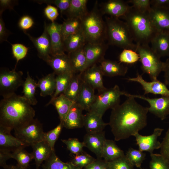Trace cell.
Wrapping results in <instances>:
<instances>
[{
  "instance_id": "1",
  "label": "cell",
  "mask_w": 169,
  "mask_h": 169,
  "mask_svg": "<svg viewBox=\"0 0 169 169\" xmlns=\"http://www.w3.org/2000/svg\"><path fill=\"white\" fill-rule=\"evenodd\" d=\"M127 98L111 111L108 124L115 141L134 136L147 124L148 107L139 104L133 97Z\"/></svg>"
},
{
  "instance_id": "2",
  "label": "cell",
  "mask_w": 169,
  "mask_h": 169,
  "mask_svg": "<svg viewBox=\"0 0 169 169\" xmlns=\"http://www.w3.org/2000/svg\"><path fill=\"white\" fill-rule=\"evenodd\" d=\"M35 111L23 96L15 93L3 97L0 102V125L14 130L33 119Z\"/></svg>"
},
{
  "instance_id": "3",
  "label": "cell",
  "mask_w": 169,
  "mask_h": 169,
  "mask_svg": "<svg viewBox=\"0 0 169 169\" xmlns=\"http://www.w3.org/2000/svg\"><path fill=\"white\" fill-rule=\"evenodd\" d=\"M121 18L125 20L136 44H149L157 32L149 13L141 12L131 6Z\"/></svg>"
},
{
  "instance_id": "4",
  "label": "cell",
  "mask_w": 169,
  "mask_h": 169,
  "mask_svg": "<svg viewBox=\"0 0 169 169\" xmlns=\"http://www.w3.org/2000/svg\"><path fill=\"white\" fill-rule=\"evenodd\" d=\"M102 15L96 1L92 9L81 19L86 43H100L106 40V25Z\"/></svg>"
},
{
  "instance_id": "5",
  "label": "cell",
  "mask_w": 169,
  "mask_h": 169,
  "mask_svg": "<svg viewBox=\"0 0 169 169\" xmlns=\"http://www.w3.org/2000/svg\"><path fill=\"white\" fill-rule=\"evenodd\" d=\"M105 21L106 38L109 45L136 51L137 45L133 43L130 31L125 22L110 16L106 17Z\"/></svg>"
},
{
  "instance_id": "6",
  "label": "cell",
  "mask_w": 169,
  "mask_h": 169,
  "mask_svg": "<svg viewBox=\"0 0 169 169\" xmlns=\"http://www.w3.org/2000/svg\"><path fill=\"white\" fill-rule=\"evenodd\" d=\"M127 93L121 90L117 85L110 88H106L96 95L95 100L90 111L103 116L107 110L112 109L119 105L120 96H125Z\"/></svg>"
},
{
  "instance_id": "7",
  "label": "cell",
  "mask_w": 169,
  "mask_h": 169,
  "mask_svg": "<svg viewBox=\"0 0 169 169\" xmlns=\"http://www.w3.org/2000/svg\"><path fill=\"white\" fill-rule=\"evenodd\" d=\"M136 45V52L139 54L143 72L148 74L151 80L157 79L163 71V62L149 44Z\"/></svg>"
},
{
  "instance_id": "8",
  "label": "cell",
  "mask_w": 169,
  "mask_h": 169,
  "mask_svg": "<svg viewBox=\"0 0 169 169\" xmlns=\"http://www.w3.org/2000/svg\"><path fill=\"white\" fill-rule=\"evenodd\" d=\"M16 67L10 70L7 69H1L0 72V94L4 97L14 93L16 90L23 85L22 71H17Z\"/></svg>"
},
{
  "instance_id": "9",
  "label": "cell",
  "mask_w": 169,
  "mask_h": 169,
  "mask_svg": "<svg viewBox=\"0 0 169 169\" xmlns=\"http://www.w3.org/2000/svg\"><path fill=\"white\" fill-rule=\"evenodd\" d=\"M15 136L30 146L33 143L44 140L43 125L37 119H34L25 125L14 130Z\"/></svg>"
},
{
  "instance_id": "10",
  "label": "cell",
  "mask_w": 169,
  "mask_h": 169,
  "mask_svg": "<svg viewBox=\"0 0 169 169\" xmlns=\"http://www.w3.org/2000/svg\"><path fill=\"white\" fill-rule=\"evenodd\" d=\"M138 98L147 101L149 105L148 112L161 120L165 119L169 115V96H162L154 98L146 97L144 95H134L127 93L125 95Z\"/></svg>"
},
{
  "instance_id": "11",
  "label": "cell",
  "mask_w": 169,
  "mask_h": 169,
  "mask_svg": "<svg viewBox=\"0 0 169 169\" xmlns=\"http://www.w3.org/2000/svg\"><path fill=\"white\" fill-rule=\"evenodd\" d=\"M163 129L155 128L153 133L149 136H144L136 133L134 135L139 149L144 151L149 152L150 154L153 153L155 150L160 148L161 143L158 140L163 131Z\"/></svg>"
},
{
  "instance_id": "12",
  "label": "cell",
  "mask_w": 169,
  "mask_h": 169,
  "mask_svg": "<svg viewBox=\"0 0 169 169\" xmlns=\"http://www.w3.org/2000/svg\"><path fill=\"white\" fill-rule=\"evenodd\" d=\"M127 79L129 81L140 84L144 90V95L150 93L162 96H169V89L167 86L157 79L151 81H147L143 79L142 75L137 73L136 77Z\"/></svg>"
},
{
  "instance_id": "13",
  "label": "cell",
  "mask_w": 169,
  "mask_h": 169,
  "mask_svg": "<svg viewBox=\"0 0 169 169\" xmlns=\"http://www.w3.org/2000/svg\"><path fill=\"white\" fill-rule=\"evenodd\" d=\"M47 25L45 22L43 32L41 36L38 37H33L26 32H24L36 48L38 57L46 62L49 60L51 56V44L47 30Z\"/></svg>"
},
{
  "instance_id": "14",
  "label": "cell",
  "mask_w": 169,
  "mask_h": 169,
  "mask_svg": "<svg viewBox=\"0 0 169 169\" xmlns=\"http://www.w3.org/2000/svg\"><path fill=\"white\" fill-rule=\"evenodd\" d=\"M12 130L0 125V149L13 152L29 146L12 135Z\"/></svg>"
},
{
  "instance_id": "15",
  "label": "cell",
  "mask_w": 169,
  "mask_h": 169,
  "mask_svg": "<svg viewBox=\"0 0 169 169\" xmlns=\"http://www.w3.org/2000/svg\"><path fill=\"white\" fill-rule=\"evenodd\" d=\"M109 44L105 42L97 43H86L84 50L87 61L88 68L100 63L104 59Z\"/></svg>"
},
{
  "instance_id": "16",
  "label": "cell",
  "mask_w": 169,
  "mask_h": 169,
  "mask_svg": "<svg viewBox=\"0 0 169 169\" xmlns=\"http://www.w3.org/2000/svg\"><path fill=\"white\" fill-rule=\"evenodd\" d=\"M103 76L100 65L97 64L88 68L82 74L83 80L98 92L106 88L103 84Z\"/></svg>"
},
{
  "instance_id": "17",
  "label": "cell",
  "mask_w": 169,
  "mask_h": 169,
  "mask_svg": "<svg viewBox=\"0 0 169 169\" xmlns=\"http://www.w3.org/2000/svg\"><path fill=\"white\" fill-rule=\"evenodd\" d=\"M106 139L105 131L88 133L84 136L83 142L85 147L94 153L97 158L102 159L104 145Z\"/></svg>"
},
{
  "instance_id": "18",
  "label": "cell",
  "mask_w": 169,
  "mask_h": 169,
  "mask_svg": "<svg viewBox=\"0 0 169 169\" xmlns=\"http://www.w3.org/2000/svg\"><path fill=\"white\" fill-rule=\"evenodd\" d=\"M61 24L54 22L47 25L51 44V55L65 53L61 34Z\"/></svg>"
},
{
  "instance_id": "19",
  "label": "cell",
  "mask_w": 169,
  "mask_h": 169,
  "mask_svg": "<svg viewBox=\"0 0 169 169\" xmlns=\"http://www.w3.org/2000/svg\"><path fill=\"white\" fill-rule=\"evenodd\" d=\"M151 22L157 32L169 33V8L152 7L149 12Z\"/></svg>"
},
{
  "instance_id": "20",
  "label": "cell",
  "mask_w": 169,
  "mask_h": 169,
  "mask_svg": "<svg viewBox=\"0 0 169 169\" xmlns=\"http://www.w3.org/2000/svg\"><path fill=\"white\" fill-rule=\"evenodd\" d=\"M131 8L128 3L122 0H110L102 4L100 10L102 14L118 18L124 15Z\"/></svg>"
},
{
  "instance_id": "21",
  "label": "cell",
  "mask_w": 169,
  "mask_h": 169,
  "mask_svg": "<svg viewBox=\"0 0 169 169\" xmlns=\"http://www.w3.org/2000/svg\"><path fill=\"white\" fill-rule=\"evenodd\" d=\"M83 109L77 103L71 106L63 121L64 127L69 129L82 128L84 127Z\"/></svg>"
},
{
  "instance_id": "22",
  "label": "cell",
  "mask_w": 169,
  "mask_h": 169,
  "mask_svg": "<svg viewBox=\"0 0 169 169\" xmlns=\"http://www.w3.org/2000/svg\"><path fill=\"white\" fill-rule=\"evenodd\" d=\"M102 116L92 111H90L84 115V127L87 133H93L103 131L109 125L105 123Z\"/></svg>"
},
{
  "instance_id": "23",
  "label": "cell",
  "mask_w": 169,
  "mask_h": 169,
  "mask_svg": "<svg viewBox=\"0 0 169 169\" xmlns=\"http://www.w3.org/2000/svg\"><path fill=\"white\" fill-rule=\"evenodd\" d=\"M100 63L103 75L110 77L124 76L127 72L128 67L120 62L104 59Z\"/></svg>"
},
{
  "instance_id": "24",
  "label": "cell",
  "mask_w": 169,
  "mask_h": 169,
  "mask_svg": "<svg viewBox=\"0 0 169 169\" xmlns=\"http://www.w3.org/2000/svg\"><path fill=\"white\" fill-rule=\"evenodd\" d=\"M151 43V49L160 58L169 56V33L157 32Z\"/></svg>"
},
{
  "instance_id": "25",
  "label": "cell",
  "mask_w": 169,
  "mask_h": 169,
  "mask_svg": "<svg viewBox=\"0 0 169 169\" xmlns=\"http://www.w3.org/2000/svg\"><path fill=\"white\" fill-rule=\"evenodd\" d=\"M47 63L56 75L66 73L75 74L71 68L68 55L65 53L51 56Z\"/></svg>"
},
{
  "instance_id": "26",
  "label": "cell",
  "mask_w": 169,
  "mask_h": 169,
  "mask_svg": "<svg viewBox=\"0 0 169 169\" xmlns=\"http://www.w3.org/2000/svg\"><path fill=\"white\" fill-rule=\"evenodd\" d=\"M33 159L35 161L36 169H39L44 161L47 160L53 151L48 143L44 140L32 143Z\"/></svg>"
},
{
  "instance_id": "27",
  "label": "cell",
  "mask_w": 169,
  "mask_h": 169,
  "mask_svg": "<svg viewBox=\"0 0 169 169\" xmlns=\"http://www.w3.org/2000/svg\"><path fill=\"white\" fill-rule=\"evenodd\" d=\"M84 46L68 53L71 68L75 74L83 72L88 68Z\"/></svg>"
},
{
  "instance_id": "28",
  "label": "cell",
  "mask_w": 169,
  "mask_h": 169,
  "mask_svg": "<svg viewBox=\"0 0 169 169\" xmlns=\"http://www.w3.org/2000/svg\"><path fill=\"white\" fill-rule=\"evenodd\" d=\"M95 90L83 80L80 92L76 103L84 110L89 111L95 100Z\"/></svg>"
},
{
  "instance_id": "29",
  "label": "cell",
  "mask_w": 169,
  "mask_h": 169,
  "mask_svg": "<svg viewBox=\"0 0 169 169\" xmlns=\"http://www.w3.org/2000/svg\"><path fill=\"white\" fill-rule=\"evenodd\" d=\"M125 155L123 151L117 146L114 141L105 140L102 154V157L104 160L111 161Z\"/></svg>"
},
{
  "instance_id": "30",
  "label": "cell",
  "mask_w": 169,
  "mask_h": 169,
  "mask_svg": "<svg viewBox=\"0 0 169 169\" xmlns=\"http://www.w3.org/2000/svg\"><path fill=\"white\" fill-rule=\"evenodd\" d=\"M54 72L48 74L40 79L37 83L40 90V95L44 97L53 95L56 87V76Z\"/></svg>"
},
{
  "instance_id": "31",
  "label": "cell",
  "mask_w": 169,
  "mask_h": 169,
  "mask_svg": "<svg viewBox=\"0 0 169 169\" xmlns=\"http://www.w3.org/2000/svg\"><path fill=\"white\" fill-rule=\"evenodd\" d=\"M63 42L64 51L68 53L84 46L86 43L84 36L81 29L68 36Z\"/></svg>"
},
{
  "instance_id": "32",
  "label": "cell",
  "mask_w": 169,
  "mask_h": 169,
  "mask_svg": "<svg viewBox=\"0 0 169 169\" xmlns=\"http://www.w3.org/2000/svg\"><path fill=\"white\" fill-rule=\"evenodd\" d=\"M82 73L73 74L69 85L63 94L67 98L76 103L79 97L83 82Z\"/></svg>"
},
{
  "instance_id": "33",
  "label": "cell",
  "mask_w": 169,
  "mask_h": 169,
  "mask_svg": "<svg viewBox=\"0 0 169 169\" xmlns=\"http://www.w3.org/2000/svg\"><path fill=\"white\" fill-rule=\"evenodd\" d=\"M74 102L69 99L63 94L55 98L51 104L55 108L60 118V121H63L67 115Z\"/></svg>"
},
{
  "instance_id": "34",
  "label": "cell",
  "mask_w": 169,
  "mask_h": 169,
  "mask_svg": "<svg viewBox=\"0 0 169 169\" xmlns=\"http://www.w3.org/2000/svg\"><path fill=\"white\" fill-rule=\"evenodd\" d=\"M42 167V169H80L70 161L65 162L62 161L56 155L55 150L52 151Z\"/></svg>"
},
{
  "instance_id": "35",
  "label": "cell",
  "mask_w": 169,
  "mask_h": 169,
  "mask_svg": "<svg viewBox=\"0 0 169 169\" xmlns=\"http://www.w3.org/2000/svg\"><path fill=\"white\" fill-rule=\"evenodd\" d=\"M81 29V19L76 18H68L61 24V34L63 41L68 36Z\"/></svg>"
},
{
  "instance_id": "36",
  "label": "cell",
  "mask_w": 169,
  "mask_h": 169,
  "mask_svg": "<svg viewBox=\"0 0 169 169\" xmlns=\"http://www.w3.org/2000/svg\"><path fill=\"white\" fill-rule=\"evenodd\" d=\"M23 87V96L31 105H36L38 102L35 96L36 89L37 87V83L30 76L28 72Z\"/></svg>"
},
{
  "instance_id": "37",
  "label": "cell",
  "mask_w": 169,
  "mask_h": 169,
  "mask_svg": "<svg viewBox=\"0 0 169 169\" xmlns=\"http://www.w3.org/2000/svg\"><path fill=\"white\" fill-rule=\"evenodd\" d=\"M74 74L66 73L59 74L56 76V87L55 92L50 101L46 104L47 106L51 104L53 100L61 94L64 92Z\"/></svg>"
},
{
  "instance_id": "38",
  "label": "cell",
  "mask_w": 169,
  "mask_h": 169,
  "mask_svg": "<svg viewBox=\"0 0 169 169\" xmlns=\"http://www.w3.org/2000/svg\"><path fill=\"white\" fill-rule=\"evenodd\" d=\"M87 0H71L70 4L65 13L68 18H76L81 19L88 12Z\"/></svg>"
},
{
  "instance_id": "39",
  "label": "cell",
  "mask_w": 169,
  "mask_h": 169,
  "mask_svg": "<svg viewBox=\"0 0 169 169\" xmlns=\"http://www.w3.org/2000/svg\"><path fill=\"white\" fill-rule=\"evenodd\" d=\"M11 158L15 159L17 165L23 169H27L30 162L33 159L32 153H29L24 148L18 149L11 153Z\"/></svg>"
},
{
  "instance_id": "40",
  "label": "cell",
  "mask_w": 169,
  "mask_h": 169,
  "mask_svg": "<svg viewBox=\"0 0 169 169\" xmlns=\"http://www.w3.org/2000/svg\"><path fill=\"white\" fill-rule=\"evenodd\" d=\"M125 156L134 166L141 168L142 163L145 159L146 154L139 149L130 148Z\"/></svg>"
},
{
  "instance_id": "41",
  "label": "cell",
  "mask_w": 169,
  "mask_h": 169,
  "mask_svg": "<svg viewBox=\"0 0 169 169\" xmlns=\"http://www.w3.org/2000/svg\"><path fill=\"white\" fill-rule=\"evenodd\" d=\"M96 159L84 151L74 155L70 161L76 167L82 169L92 163Z\"/></svg>"
},
{
  "instance_id": "42",
  "label": "cell",
  "mask_w": 169,
  "mask_h": 169,
  "mask_svg": "<svg viewBox=\"0 0 169 169\" xmlns=\"http://www.w3.org/2000/svg\"><path fill=\"white\" fill-rule=\"evenodd\" d=\"M64 127L63 122L60 121L59 124L54 129L45 132L44 140L49 144L52 150H54V145Z\"/></svg>"
},
{
  "instance_id": "43",
  "label": "cell",
  "mask_w": 169,
  "mask_h": 169,
  "mask_svg": "<svg viewBox=\"0 0 169 169\" xmlns=\"http://www.w3.org/2000/svg\"><path fill=\"white\" fill-rule=\"evenodd\" d=\"M61 140L66 145L67 149L72 154L75 155L84 151L83 148L85 147L84 144L77 138H70Z\"/></svg>"
},
{
  "instance_id": "44",
  "label": "cell",
  "mask_w": 169,
  "mask_h": 169,
  "mask_svg": "<svg viewBox=\"0 0 169 169\" xmlns=\"http://www.w3.org/2000/svg\"><path fill=\"white\" fill-rule=\"evenodd\" d=\"M149 169H169V163L160 154H150Z\"/></svg>"
},
{
  "instance_id": "45",
  "label": "cell",
  "mask_w": 169,
  "mask_h": 169,
  "mask_svg": "<svg viewBox=\"0 0 169 169\" xmlns=\"http://www.w3.org/2000/svg\"><path fill=\"white\" fill-rule=\"evenodd\" d=\"M140 59V56L136 51L130 49H124L119 56V60L121 63L133 64Z\"/></svg>"
},
{
  "instance_id": "46",
  "label": "cell",
  "mask_w": 169,
  "mask_h": 169,
  "mask_svg": "<svg viewBox=\"0 0 169 169\" xmlns=\"http://www.w3.org/2000/svg\"><path fill=\"white\" fill-rule=\"evenodd\" d=\"M109 162L110 169H134V166L126 157L125 155Z\"/></svg>"
},
{
  "instance_id": "47",
  "label": "cell",
  "mask_w": 169,
  "mask_h": 169,
  "mask_svg": "<svg viewBox=\"0 0 169 169\" xmlns=\"http://www.w3.org/2000/svg\"><path fill=\"white\" fill-rule=\"evenodd\" d=\"M11 45L13 54L17 61L16 67L18 61L26 57L28 48L21 44H11Z\"/></svg>"
},
{
  "instance_id": "48",
  "label": "cell",
  "mask_w": 169,
  "mask_h": 169,
  "mask_svg": "<svg viewBox=\"0 0 169 169\" xmlns=\"http://www.w3.org/2000/svg\"><path fill=\"white\" fill-rule=\"evenodd\" d=\"M126 2L132 3V8L142 13H149L151 9L150 0H129Z\"/></svg>"
},
{
  "instance_id": "49",
  "label": "cell",
  "mask_w": 169,
  "mask_h": 169,
  "mask_svg": "<svg viewBox=\"0 0 169 169\" xmlns=\"http://www.w3.org/2000/svg\"><path fill=\"white\" fill-rule=\"evenodd\" d=\"M36 2L39 3L54 4L59 9L61 15L65 13L69 7L71 0H39Z\"/></svg>"
},
{
  "instance_id": "50",
  "label": "cell",
  "mask_w": 169,
  "mask_h": 169,
  "mask_svg": "<svg viewBox=\"0 0 169 169\" xmlns=\"http://www.w3.org/2000/svg\"><path fill=\"white\" fill-rule=\"evenodd\" d=\"M161 143L160 154L169 163V127Z\"/></svg>"
},
{
  "instance_id": "51",
  "label": "cell",
  "mask_w": 169,
  "mask_h": 169,
  "mask_svg": "<svg viewBox=\"0 0 169 169\" xmlns=\"http://www.w3.org/2000/svg\"><path fill=\"white\" fill-rule=\"evenodd\" d=\"M84 169H110L109 162L104 159L97 158Z\"/></svg>"
},
{
  "instance_id": "52",
  "label": "cell",
  "mask_w": 169,
  "mask_h": 169,
  "mask_svg": "<svg viewBox=\"0 0 169 169\" xmlns=\"http://www.w3.org/2000/svg\"><path fill=\"white\" fill-rule=\"evenodd\" d=\"M44 13L46 17L52 23L54 22L59 15L57 8L50 5H48L44 8Z\"/></svg>"
},
{
  "instance_id": "53",
  "label": "cell",
  "mask_w": 169,
  "mask_h": 169,
  "mask_svg": "<svg viewBox=\"0 0 169 169\" xmlns=\"http://www.w3.org/2000/svg\"><path fill=\"white\" fill-rule=\"evenodd\" d=\"M34 23L33 18L28 15H24L19 19L18 24L19 27L24 31L31 28Z\"/></svg>"
},
{
  "instance_id": "54",
  "label": "cell",
  "mask_w": 169,
  "mask_h": 169,
  "mask_svg": "<svg viewBox=\"0 0 169 169\" xmlns=\"http://www.w3.org/2000/svg\"><path fill=\"white\" fill-rule=\"evenodd\" d=\"M11 152L0 149V166L3 168L7 166V161L11 158Z\"/></svg>"
},
{
  "instance_id": "55",
  "label": "cell",
  "mask_w": 169,
  "mask_h": 169,
  "mask_svg": "<svg viewBox=\"0 0 169 169\" xmlns=\"http://www.w3.org/2000/svg\"><path fill=\"white\" fill-rule=\"evenodd\" d=\"M16 1L0 0V14L6 9H13V7L16 3Z\"/></svg>"
},
{
  "instance_id": "56",
  "label": "cell",
  "mask_w": 169,
  "mask_h": 169,
  "mask_svg": "<svg viewBox=\"0 0 169 169\" xmlns=\"http://www.w3.org/2000/svg\"><path fill=\"white\" fill-rule=\"evenodd\" d=\"M151 5L155 8H169V0H151Z\"/></svg>"
},
{
  "instance_id": "57",
  "label": "cell",
  "mask_w": 169,
  "mask_h": 169,
  "mask_svg": "<svg viewBox=\"0 0 169 169\" xmlns=\"http://www.w3.org/2000/svg\"><path fill=\"white\" fill-rule=\"evenodd\" d=\"M0 15V40L1 42L7 41L9 32L6 28L5 23Z\"/></svg>"
},
{
  "instance_id": "58",
  "label": "cell",
  "mask_w": 169,
  "mask_h": 169,
  "mask_svg": "<svg viewBox=\"0 0 169 169\" xmlns=\"http://www.w3.org/2000/svg\"><path fill=\"white\" fill-rule=\"evenodd\" d=\"M163 72L164 73V83L169 88V58L163 62Z\"/></svg>"
},
{
  "instance_id": "59",
  "label": "cell",
  "mask_w": 169,
  "mask_h": 169,
  "mask_svg": "<svg viewBox=\"0 0 169 169\" xmlns=\"http://www.w3.org/2000/svg\"><path fill=\"white\" fill-rule=\"evenodd\" d=\"M3 169H23L17 164L16 165H8L7 166L4 168Z\"/></svg>"
},
{
  "instance_id": "60",
  "label": "cell",
  "mask_w": 169,
  "mask_h": 169,
  "mask_svg": "<svg viewBox=\"0 0 169 169\" xmlns=\"http://www.w3.org/2000/svg\"><path fill=\"white\" fill-rule=\"evenodd\" d=\"M140 169H143V168H141Z\"/></svg>"
}]
</instances>
